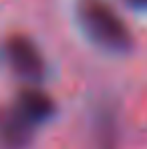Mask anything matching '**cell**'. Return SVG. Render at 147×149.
I'll return each mask as SVG.
<instances>
[{
	"label": "cell",
	"mask_w": 147,
	"mask_h": 149,
	"mask_svg": "<svg viewBox=\"0 0 147 149\" xmlns=\"http://www.w3.org/2000/svg\"><path fill=\"white\" fill-rule=\"evenodd\" d=\"M77 20L91 42L111 52L131 49V32L105 0H79Z\"/></svg>",
	"instance_id": "cell-1"
},
{
	"label": "cell",
	"mask_w": 147,
	"mask_h": 149,
	"mask_svg": "<svg viewBox=\"0 0 147 149\" xmlns=\"http://www.w3.org/2000/svg\"><path fill=\"white\" fill-rule=\"evenodd\" d=\"M6 58L12 71L26 81H38L45 74L42 54L24 34H14L6 40Z\"/></svg>",
	"instance_id": "cell-2"
},
{
	"label": "cell",
	"mask_w": 147,
	"mask_h": 149,
	"mask_svg": "<svg viewBox=\"0 0 147 149\" xmlns=\"http://www.w3.org/2000/svg\"><path fill=\"white\" fill-rule=\"evenodd\" d=\"M24 123H28L30 127L42 125L45 121H49L54 113V103L50 101V97H47L40 91L34 89H26L18 95L16 105L12 109Z\"/></svg>",
	"instance_id": "cell-3"
},
{
	"label": "cell",
	"mask_w": 147,
	"mask_h": 149,
	"mask_svg": "<svg viewBox=\"0 0 147 149\" xmlns=\"http://www.w3.org/2000/svg\"><path fill=\"white\" fill-rule=\"evenodd\" d=\"M0 137L10 149H24L30 143L32 127L24 123L14 111H8L0 117Z\"/></svg>",
	"instance_id": "cell-4"
},
{
	"label": "cell",
	"mask_w": 147,
	"mask_h": 149,
	"mask_svg": "<svg viewBox=\"0 0 147 149\" xmlns=\"http://www.w3.org/2000/svg\"><path fill=\"white\" fill-rule=\"evenodd\" d=\"M131 6L135 8H141V10H147V0H127Z\"/></svg>",
	"instance_id": "cell-5"
}]
</instances>
